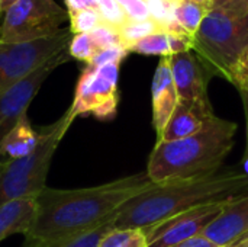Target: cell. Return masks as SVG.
I'll list each match as a JSON object with an SVG mask.
<instances>
[{"instance_id":"6da1fadb","label":"cell","mask_w":248,"mask_h":247,"mask_svg":"<svg viewBox=\"0 0 248 247\" xmlns=\"http://www.w3.org/2000/svg\"><path fill=\"white\" fill-rule=\"evenodd\" d=\"M153 185L147 173H138L93 188H45L36 197V217L25 236V247H45L97 227L116 217L125 202Z\"/></svg>"},{"instance_id":"7a4b0ae2","label":"cell","mask_w":248,"mask_h":247,"mask_svg":"<svg viewBox=\"0 0 248 247\" xmlns=\"http://www.w3.org/2000/svg\"><path fill=\"white\" fill-rule=\"evenodd\" d=\"M246 191L248 173L234 167L190 179L154 183L118 210L113 227L145 230L198 205L235 198Z\"/></svg>"},{"instance_id":"3957f363","label":"cell","mask_w":248,"mask_h":247,"mask_svg":"<svg viewBox=\"0 0 248 247\" xmlns=\"http://www.w3.org/2000/svg\"><path fill=\"white\" fill-rule=\"evenodd\" d=\"M238 125L217 115L196 134L176 141H157L147 176L153 183H164L203 176L219 170L234 147Z\"/></svg>"},{"instance_id":"277c9868","label":"cell","mask_w":248,"mask_h":247,"mask_svg":"<svg viewBox=\"0 0 248 247\" xmlns=\"http://www.w3.org/2000/svg\"><path fill=\"white\" fill-rule=\"evenodd\" d=\"M248 49V0L208 10L193 35V51L211 74L228 82L232 70Z\"/></svg>"},{"instance_id":"5b68a950","label":"cell","mask_w":248,"mask_h":247,"mask_svg":"<svg viewBox=\"0 0 248 247\" xmlns=\"http://www.w3.org/2000/svg\"><path fill=\"white\" fill-rule=\"evenodd\" d=\"M74 119L71 111L67 109L55 122L39 131L41 141L32 154L0 162V207L15 199L36 198L46 188L52 157Z\"/></svg>"},{"instance_id":"8992f818","label":"cell","mask_w":248,"mask_h":247,"mask_svg":"<svg viewBox=\"0 0 248 247\" xmlns=\"http://www.w3.org/2000/svg\"><path fill=\"white\" fill-rule=\"evenodd\" d=\"M70 22L68 10L55 0H17L1 17L0 42H29L54 36Z\"/></svg>"},{"instance_id":"52a82bcc","label":"cell","mask_w":248,"mask_h":247,"mask_svg":"<svg viewBox=\"0 0 248 247\" xmlns=\"http://www.w3.org/2000/svg\"><path fill=\"white\" fill-rule=\"evenodd\" d=\"M119 66H86L83 68L76 84L73 103L68 108L74 118L92 115L97 119H110L116 115Z\"/></svg>"},{"instance_id":"ba28073f","label":"cell","mask_w":248,"mask_h":247,"mask_svg":"<svg viewBox=\"0 0 248 247\" xmlns=\"http://www.w3.org/2000/svg\"><path fill=\"white\" fill-rule=\"evenodd\" d=\"M73 38L70 29L60 33L29 41V42H0V93L28 76L42 63L68 48Z\"/></svg>"},{"instance_id":"9c48e42d","label":"cell","mask_w":248,"mask_h":247,"mask_svg":"<svg viewBox=\"0 0 248 247\" xmlns=\"http://www.w3.org/2000/svg\"><path fill=\"white\" fill-rule=\"evenodd\" d=\"M232 199L234 198L198 205L154 227L145 229L144 233L148 240V247L174 246L202 234L206 230V227L219 217V214Z\"/></svg>"},{"instance_id":"30bf717a","label":"cell","mask_w":248,"mask_h":247,"mask_svg":"<svg viewBox=\"0 0 248 247\" xmlns=\"http://www.w3.org/2000/svg\"><path fill=\"white\" fill-rule=\"evenodd\" d=\"M71 57L68 48L51 57L28 76L16 82L13 86L0 93V138L15 125V122L28 112V106L39 92L44 82L61 64L67 63Z\"/></svg>"},{"instance_id":"8fae6325","label":"cell","mask_w":248,"mask_h":247,"mask_svg":"<svg viewBox=\"0 0 248 247\" xmlns=\"http://www.w3.org/2000/svg\"><path fill=\"white\" fill-rule=\"evenodd\" d=\"M169 60L179 100H199L208 98L206 87L211 73L196 54L187 51L170 55Z\"/></svg>"},{"instance_id":"7c38bea8","label":"cell","mask_w":248,"mask_h":247,"mask_svg":"<svg viewBox=\"0 0 248 247\" xmlns=\"http://www.w3.org/2000/svg\"><path fill=\"white\" fill-rule=\"evenodd\" d=\"M219 247H230L248 236V192L235 197L202 233Z\"/></svg>"},{"instance_id":"4fadbf2b","label":"cell","mask_w":248,"mask_h":247,"mask_svg":"<svg viewBox=\"0 0 248 247\" xmlns=\"http://www.w3.org/2000/svg\"><path fill=\"white\" fill-rule=\"evenodd\" d=\"M215 116L209 99L179 100L158 141H176L201 131Z\"/></svg>"},{"instance_id":"5bb4252c","label":"cell","mask_w":248,"mask_h":247,"mask_svg":"<svg viewBox=\"0 0 248 247\" xmlns=\"http://www.w3.org/2000/svg\"><path fill=\"white\" fill-rule=\"evenodd\" d=\"M151 100H153V125L154 130L157 131V135L160 137L179 103V95L173 82L169 57H163L157 66L153 79Z\"/></svg>"},{"instance_id":"9a60e30c","label":"cell","mask_w":248,"mask_h":247,"mask_svg":"<svg viewBox=\"0 0 248 247\" xmlns=\"http://www.w3.org/2000/svg\"><path fill=\"white\" fill-rule=\"evenodd\" d=\"M41 141V134L29 122L28 114H23L15 125L0 138V162L16 160L32 154Z\"/></svg>"},{"instance_id":"2e32d148","label":"cell","mask_w":248,"mask_h":247,"mask_svg":"<svg viewBox=\"0 0 248 247\" xmlns=\"http://www.w3.org/2000/svg\"><path fill=\"white\" fill-rule=\"evenodd\" d=\"M36 217V198L15 199L0 207V242L13 234H28Z\"/></svg>"},{"instance_id":"e0dca14e","label":"cell","mask_w":248,"mask_h":247,"mask_svg":"<svg viewBox=\"0 0 248 247\" xmlns=\"http://www.w3.org/2000/svg\"><path fill=\"white\" fill-rule=\"evenodd\" d=\"M113 221H115V217L112 220L97 226V227H93L90 230L64 237V239L57 240V242L45 247H99L103 237L115 229Z\"/></svg>"},{"instance_id":"ac0fdd59","label":"cell","mask_w":248,"mask_h":247,"mask_svg":"<svg viewBox=\"0 0 248 247\" xmlns=\"http://www.w3.org/2000/svg\"><path fill=\"white\" fill-rule=\"evenodd\" d=\"M206 13H208V9L205 6H201V4L193 3L190 0H180L177 3L174 17L180 23V26L190 36H193L196 33V31L199 29Z\"/></svg>"},{"instance_id":"d6986e66","label":"cell","mask_w":248,"mask_h":247,"mask_svg":"<svg viewBox=\"0 0 248 247\" xmlns=\"http://www.w3.org/2000/svg\"><path fill=\"white\" fill-rule=\"evenodd\" d=\"M118 32L121 36L122 47L129 51V48L142 38L153 35L155 32H163V29L150 17L147 20H128L124 26L118 29Z\"/></svg>"},{"instance_id":"ffe728a7","label":"cell","mask_w":248,"mask_h":247,"mask_svg":"<svg viewBox=\"0 0 248 247\" xmlns=\"http://www.w3.org/2000/svg\"><path fill=\"white\" fill-rule=\"evenodd\" d=\"M99 247H148V240L141 229H113L103 237Z\"/></svg>"},{"instance_id":"44dd1931","label":"cell","mask_w":248,"mask_h":247,"mask_svg":"<svg viewBox=\"0 0 248 247\" xmlns=\"http://www.w3.org/2000/svg\"><path fill=\"white\" fill-rule=\"evenodd\" d=\"M129 52H137L142 55H160L161 58L171 55V49L166 32H155L153 35L142 38L141 41H138L129 48Z\"/></svg>"},{"instance_id":"7402d4cb","label":"cell","mask_w":248,"mask_h":247,"mask_svg":"<svg viewBox=\"0 0 248 247\" xmlns=\"http://www.w3.org/2000/svg\"><path fill=\"white\" fill-rule=\"evenodd\" d=\"M68 16H70V31L73 35L90 33L100 23H103L99 10L94 7H86V9L68 12Z\"/></svg>"},{"instance_id":"603a6c76","label":"cell","mask_w":248,"mask_h":247,"mask_svg":"<svg viewBox=\"0 0 248 247\" xmlns=\"http://www.w3.org/2000/svg\"><path fill=\"white\" fill-rule=\"evenodd\" d=\"M97 48L94 47L90 33H76L73 35L68 44V55L71 58L90 63V60L96 55Z\"/></svg>"},{"instance_id":"cb8c5ba5","label":"cell","mask_w":248,"mask_h":247,"mask_svg":"<svg viewBox=\"0 0 248 247\" xmlns=\"http://www.w3.org/2000/svg\"><path fill=\"white\" fill-rule=\"evenodd\" d=\"M90 38L97 48V51L112 48V47H122L121 36L116 28H112L106 23H100L96 29L90 32Z\"/></svg>"},{"instance_id":"d4e9b609","label":"cell","mask_w":248,"mask_h":247,"mask_svg":"<svg viewBox=\"0 0 248 247\" xmlns=\"http://www.w3.org/2000/svg\"><path fill=\"white\" fill-rule=\"evenodd\" d=\"M240 92L243 102L248 100V49L243 54V57L240 58V61L235 64L232 74H231V80H230Z\"/></svg>"},{"instance_id":"484cf974","label":"cell","mask_w":248,"mask_h":247,"mask_svg":"<svg viewBox=\"0 0 248 247\" xmlns=\"http://www.w3.org/2000/svg\"><path fill=\"white\" fill-rule=\"evenodd\" d=\"M128 49L124 47H112V48H106L102 51H97L96 55L90 60V63H87V66L92 67H102L106 64H121L122 60L128 55Z\"/></svg>"},{"instance_id":"4316f807","label":"cell","mask_w":248,"mask_h":247,"mask_svg":"<svg viewBox=\"0 0 248 247\" xmlns=\"http://www.w3.org/2000/svg\"><path fill=\"white\" fill-rule=\"evenodd\" d=\"M125 10L129 20H147L150 19V10L144 0H116Z\"/></svg>"},{"instance_id":"83f0119b","label":"cell","mask_w":248,"mask_h":247,"mask_svg":"<svg viewBox=\"0 0 248 247\" xmlns=\"http://www.w3.org/2000/svg\"><path fill=\"white\" fill-rule=\"evenodd\" d=\"M166 33H167V39L170 44L171 55L193 49V36L187 33H179V32H166Z\"/></svg>"},{"instance_id":"f1b7e54d","label":"cell","mask_w":248,"mask_h":247,"mask_svg":"<svg viewBox=\"0 0 248 247\" xmlns=\"http://www.w3.org/2000/svg\"><path fill=\"white\" fill-rule=\"evenodd\" d=\"M170 247H219L218 245H215L214 242H211L209 239H206L203 234H199L196 237H192L189 240H185L179 245Z\"/></svg>"},{"instance_id":"f546056e","label":"cell","mask_w":248,"mask_h":247,"mask_svg":"<svg viewBox=\"0 0 248 247\" xmlns=\"http://www.w3.org/2000/svg\"><path fill=\"white\" fill-rule=\"evenodd\" d=\"M65 4H67L68 12H74V10H80V9H86V7L97 9L94 0H65Z\"/></svg>"},{"instance_id":"4dcf8cb0","label":"cell","mask_w":248,"mask_h":247,"mask_svg":"<svg viewBox=\"0 0 248 247\" xmlns=\"http://www.w3.org/2000/svg\"><path fill=\"white\" fill-rule=\"evenodd\" d=\"M17 0H0V13H1V16L7 12V9L10 7V6H13L15 3H16Z\"/></svg>"},{"instance_id":"1f68e13d","label":"cell","mask_w":248,"mask_h":247,"mask_svg":"<svg viewBox=\"0 0 248 247\" xmlns=\"http://www.w3.org/2000/svg\"><path fill=\"white\" fill-rule=\"evenodd\" d=\"M235 0H211V9H217V7H221V6H225V4H230Z\"/></svg>"},{"instance_id":"d6a6232c","label":"cell","mask_w":248,"mask_h":247,"mask_svg":"<svg viewBox=\"0 0 248 247\" xmlns=\"http://www.w3.org/2000/svg\"><path fill=\"white\" fill-rule=\"evenodd\" d=\"M230 247H248V236H246V237H243L241 240H238L235 245H232V246Z\"/></svg>"},{"instance_id":"836d02e7","label":"cell","mask_w":248,"mask_h":247,"mask_svg":"<svg viewBox=\"0 0 248 247\" xmlns=\"http://www.w3.org/2000/svg\"><path fill=\"white\" fill-rule=\"evenodd\" d=\"M190 1L198 3V4H201V6H205L208 10H211V0H190Z\"/></svg>"},{"instance_id":"e575fe53","label":"cell","mask_w":248,"mask_h":247,"mask_svg":"<svg viewBox=\"0 0 248 247\" xmlns=\"http://www.w3.org/2000/svg\"><path fill=\"white\" fill-rule=\"evenodd\" d=\"M244 108H246V116H247V156H248V100L244 102Z\"/></svg>"},{"instance_id":"d590c367","label":"cell","mask_w":248,"mask_h":247,"mask_svg":"<svg viewBox=\"0 0 248 247\" xmlns=\"http://www.w3.org/2000/svg\"><path fill=\"white\" fill-rule=\"evenodd\" d=\"M0 17H3V16H1V13H0Z\"/></svg>"}]
</instances>
